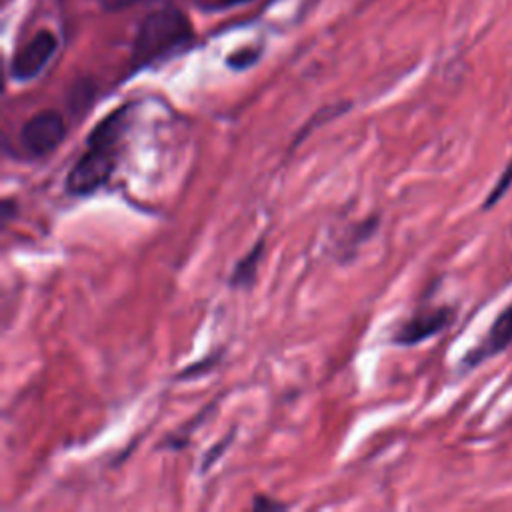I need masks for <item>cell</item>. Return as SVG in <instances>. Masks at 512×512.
<instances>
[{"instance_id": "obj_7", "label": "cell", "mask_w": 512, "mask_h": 512, "mask_svg": "<svg viewBox=\"0 0 512 512\" xmlns=\"http://www.w3.org/2000/svg\"><path fill=\"white\" fill-rule=\"evenodd\" d=\"M264 252H266V240L264 238H258L248 252H244L232 272H230V278H228V286L234 288V290H248L254 286L256 282V276H258V268L264 260Z\"/></svg>"}, {"instance_id": "obj_16", "label": "cell", "mask_w": 512, "mask_h": 512, "mask_svg": "<svg viewBox=\"0 0 512 512\" xmlns=\"http://www.w3.org/2000/svg\"><path fill=\"white\" fill-rule=\"evenodd\" d=\"M226 4H238V2H246V0H224Z\"/></svg>"}, {"instance_id": "obj_10", "label": "cell", "mask_w": 512, "mask_h": 512, "mask_svg": "<svg viewBox=\"0 0 512 512\" xmlns=\"http://www.w3.org/2000/svg\"><path fill=\"white\" fill-rule=\"evenodd\" d=\"M510 184H512V162L506 166V170L500 174V178H498V182L492 186V190L488 192V196H486V200H484V204H482V208L484 210H488V208H492L504 194H506V190L510 188Z\"/></svg>"}, {"instance_id": "obj_13", "label": "cell", "mask_w": 512, "mask_h": 512, "mask_svg": "<svg viewBox=\"0 0 512 512\" xmlns=\"http://www.w3.org/2000/svg\"><path fill=\"white\" fill-rule=\"evenodd\" d=\"M250 506H252V510H282V508H286L284 502H278V500L268 498V496H262V494L254 496Z\"/></svg>"}, {"instance_id": "obj_14", "label": "cell", "mask_w": 512, "mask_h": 512, "mask_svg": "<svg viewBox=\"0 0 512 512\" xmlns=\"http://www.w3.org/2000/svg\"><path fill=\"white\" fill-rule=\"evenodd\" d=\"M254 60H256V52H238V54H232V56H230L228 64H230L232 68H246V66H250Z\"/></svg>"}, {"instance_id": "obj_9", "label": "cell", "mask_w": 512, "mask_h": 512, "mask_svg": "<svg viewBox=\"0 0 512 512\" xmlns=\"http://www.w3.org/2000/svg\"><path fill=\"white\" fill-rule=\"evenodd\" d=\"M338 114H340V108H338V106H330V108H324V110H320L318 114H314V116L310 118V122H308L306 126H302V130L298 132V136L292 140V150H294L296 146H300L302 138H308V134L318 126V122L324 124L326 120H330V118H334V116H338Z\"/></svg>"}, {"instance_id": "obj_12", "label": "cell", "mask_w": 512, "mask_h": 512, "mask_svg": "<svg viewBox=\"0 0 512 512\" xmlns=\"http://www.w3.org/2000/svg\"><path fill=\"white\" fill-rule=\"evenodd\" d=\"M234 438V434H228V438L226 440H220L218 444H214L210 450H208V454L202 458V472L204 470H208L214 462H216V458L222 454V450H226V446L230 444V440Z\"/></svg>"}, {"instance_id": "obj_8", "label": "cell", "mask_w": 512, "mask_h": 512, "mask_svg": "<svg viewBox=\"0 0 512 512\" xmlns=\"http://www.w3.org/2000/svg\"><path fill=\"white\" fill-rule=\"evenodd\" d=\"M378 216H368L356 224H352V232L344 238V254H352L360 244H364L378 230Z\"/></svg>"}, {"instance_id": "obj_11", "label": "cell", "mask_w": 512, "mask_h": 512, "mask_svg": "<svg viewBox=\"0 0 512 512\" xmlns=\"http://www.w3.org/2000/svg\"><path fill=\"white\" fill-rule=\"evenodd\" d=\"M220 356L222 354H214V356H206V358H202L200 362H194V364H190V366H186L176 378L178 380H188V378H196V376H200V374H204V372H208V370H212V366H216V362L220 360Z\"/></svg>"}, {"instance_id": "obj_6", "label": "cell", "mask_w": 512, "mask_h": 512, "mask_svg": "<svg viewBox=\"0 0 512 512\" xmlns=\"http://www.w3.org/2000/svg\"><path fill=\"white\" fill-rule=\"evenodd\" d=\"M510 344H512V304L496 316V320L490 326L486 342L468 352V356L464 358V366L472 368L478 362L486 360L488 356H494V354L502 352Z\"/></svg>"}, {"instance_id": "obj_2", "label": "cell", "mask_w": 512, "mask_h": 512, "mask_svg": "<svg viewBox=\"0 0 512 512\" xmlns=\"http://www.w3.org/2000/svg\"><path fill=\"white\" fill-rule=\"evenodd\" d=\"M192 38L188 18L176 8H164L148 14L134 38L132 68H144L172 54Z\"/></svg>"}, {"instance_id": "obj_4", "label": "cell", "mask_w": 512, "mask_h": 512, "mask_svg": "<svg viewBox=\"0 0 512 512\" xmlns=\"http://www.w3.org/2000/svg\"><path fill=\"white\" fill-rule=\"evenodd\" d=\"M452 320V308H428L406 318L392 334V344L396 346H416L438 332H442Z\"/></svg>"}, {"instance_id": "obj_1", "label": "cell", "mask_w": 512, "mask_h": 512, "mask_svg": "<svg viewBox=\"0 0 512 512\" xmlns=\"http://www.w3.org/2000/svg\"><path fill=\"white\" fill-rule=\"evenodd\" d=\"M132 106H120L106 114L86 136V148L70 166L64 192L84 198L104 188L120 164L124 134L130 124Z\"/></svg>"}, {"instance_id": "obj_3", "label": "cell", "mask_w": 512, "mask_h": 512, "mask_svg": "<svg viewBox=\"0 0 512 512\" xmlns=\"http://www.w3.org/2000/svg\"><path fill=\"white\" fill-rule=\"evenodd\" d=\"M66 124L60 112L56 110H40L30 116L20 128V148L32 160H40L50 156L64 140Z\"/></svg>"}, {"instance_id": "obj_15", "label": "cell", "mask_w": 512, "mask_h": 512, "mask_svg": "<svg viewBox=\"0 0 512 512\" xmlns=\"http://www.w3.org/2000/svg\"><path fill=\"white\" fill-rule=\"evenodd\" d=\"M106 10H122L132 6L136 0H98Z\"/></svg>"}, {"instance_id": "obj_5", "label": "cell", "mask_w": 512, "mask_h": 512, "mask_svg": "<svg viewBox=\"0 0 512 512\" xmlns=\"http://www.w3.org/2000/svg\"><path fill=\"white\" fill-rule=\"evenodd\" d=\"M56 36L48 30H40L24 48H20L12 60V76L20 82L32 80L42 72L52 54L56 52Z\"/></svg>"}]
</instances>
